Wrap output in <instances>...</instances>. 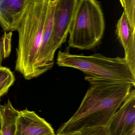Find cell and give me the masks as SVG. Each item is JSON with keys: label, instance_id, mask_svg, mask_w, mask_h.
Wrapping results in <instances>:
<instances>
[{"label": "cell", "instance_id": "cell-3", "mask_svg": "<svg viewBox=\"0 0 135 135\" xmlns=\"http://www.w3.org/2000/svg\"><path fill=\"white\" fill-rule=\"evenodd\" d=\"M57 65L80 70L85 78L116 81L135 86V78L124 58L108 57L99 54L86 56L71 54L68 49L58 53Z\"/></svg>", "mask_w": 135, "mask_h": 135}, {"label": "cell", "instance_id": "cell-5", "mask_svg": "<svg viewBox=\"0 0 135 135\" xmlns=\"http://www.w3.org/2000/svg\"><path fill=\"white\" fill-rule=\"evenodd\" d=\"M78 1V0H56L50 49L51 55L53 59L55 51L66 40Z\"/></svg>", "mask_w": 135, "mask_h": 135}, {"label": "cell", "instance_id": "cell-15", "mask_svg": "<svg viewBox=\"0 0 135 135\" xmlns=\"http://www.w3.org/2000/svg\"><path fill=\"white\" fill-rule=\"evenodd\" d=\"M4 59L2 57V54L1 51V46H0V66H1L2 63L3 59Z\"/></svg>", "mask_w": 135, "mask_h": 135}, {"label": "cell", "instance_id": "cell-7", "mask_svg": "<svg viewBox=\"0 0 135 135\" xmlns=\"http://www.w3.org/2000/svg\"><path fill=\"white\" fill-rule=\"evenodd\" d=\"M55 134L51 125L33 111H19L15 135H43Z\"/></svg>", "mask_w": 135, "mask_h": 135}, {"label": "cell", "instance_id": "cell-17", "mask_svg": "<svg viewBox=\"0 0 135 135\" xmlns=\"http://www.w3.org/2000/svg\"><path fill=\"white\" fill-rule=\"evenodd\" d=\"M120 3H121V5H122V6L123 5V3L124 0H120Z\"/></svg>", "mask_w": 135, "mask_h": 135}, {"label": "cell", "instance_id": "cell-6", "mask_svg": "<svg viewBox=\"0 0 135 135\" xmlns=\"http://www.w3.org/2000/svg\"><path fill=\"white\" fill-rule=\"evenodd\" d=\"M109 135H127L135 129V90H131L107 127Z\"/></svg>", "mask_w": 135, "mask_h": 135}, {"label": "cell", "instance_id": "cell-10", "mask_svg": "<svg viewBox=\"0 0 135 135\" xmlns=\"http://www.w3.org/2000/svg\"><path fill=\"white\" fill-rule=\"evenodd\" d=\"M19 111L13 108L9 100L0 104V131L1 135H15Z\"/></svg>", "mask_w": 135, "mask_h": 135}, {"label": "cell", "instance_id": "cell-8", "mask_svg": "<svg viewBox=\"0 0 135 135\" xmlns=\"http://www.w3.org/2000/svg\"><path fill=\"white\" fill-rule=\"evenodd\" d=\"M29 0H0V25L4 31H17Z\"/></svg>", "mask_w": 135, "mask_h": 135}, {"label": "cell", "instance_id": "cell-18", "mask_svg": "<svg viewBox=\"0 0 135 135\" xmlns=\"http://www.w3.org/2000/svg\"><path fill=\"white\" fill-rule=\"evenodd\" d=\"M55 134H45V135H55Z\"/></svg>", "mask_w": 135, "mask_h": 135}, {"label": "cell", "instance_id": "cell-9", "mask_svg": "<svg viewBox=\"0 0 135 135\" xmlns=\"http://www.w3.org/2000/svg\"><path fill=\"white\" fill-rule=\"evenodd\" d=\"M116 33L124 49V59L135 78V28L131 25L124 11L117 23Z\"/></svg>", "mask_w": 135, "mask_h": 135}, {"label": "cell", "instance_id": "cell-16", "mask_svg": "<svg viewBox=\"0 0 135 135\" xmlns=\"http://www.w3.org/2000/svg\"><path fill=\"white\" fill-rule=\"evenodd\" d=\"M127 135H135V129L130 132Z\"/></svg>", "mask_w": 135, "mask_h": 135}, {"label": "cell", "instance_id": "cell-13", "mask_svg": "<svg viewBox=\"0 0 135 135\" xmlns=\"http://www.w3.org/2000/svg\"><path fill=\"white\" fill-rule=\"evenodd\" d=\"M78 135H109L106 127H97L83 128Z\"/></svg>", "mask_w": 135, "mask_h": 135}, {"label": "cell", "instance_id": "cell-14", "mask_svg": "<svg viewBox=\"0 0 135 135\" xmlns=\"http://www.w3.org/2000/svg\"><path fill=\"white\" fill-rule=\"evenodd\" d=\"M80 133V131L74 132H67L62 134H56L55 135H78Z\"/></svg>", "mask_w": 135, "mask_h": 135}, {"label": "cell", "instance_id": "cell-4", "mask_svg": "<svg viewBox=\"0 0 135 135\" xmlns=\"http://www.w3.org/2000/svg\"><path fill=\"white\" fill-rule=\"evenodd\" d=\"M105 29L103 12L96 0H78L69 34V47L91 50L100 44Z\"/></svg>", "mask_w": 135, "mask_h": 135}, {"label": "cell", "instance_id": "cell-19", "mask_svg": "<svg viewBox=\"0 0 135 135\" xmlns=\"http://www.w3.org/2000/svg\"><path fill=\"white\" fill-rule=\"evenodd\" d=\"M0 135H1V131H0Z\"/></svg>", "mask_w": 135, "mask_h": 135}, {"label": "cell", "instance_id": "cell-1", "mask_svg": "<svg viewBox=\"0 0 135 135\" xmlns=\"http://www.w3.org/2000/svg\"><path fill=\"white\" fill-rule=\"evenodd\" d=\"M90 83L82 101L71 118L56 134L83 128L106 127L126 99L133 85L129 83L85 78Z\"/></svg>", "mask_w": 135, "mask_h": 135}, {"label": "cell", "instance_id": "cell-12", "mask_svg": "<svg viewBox=\"0 0 135 135\" xmlns=\"http://www.w3.org/2000/svg\"><path fill=\"white\" fill-rule=\"evenodd\" d=\"M12 33V32H7L4 31L0 38V46L3 59L8 57L11 51V42Z\"/></svg>", "mask_w": 135, "mask_h": 135}, {"label": "cell", "instance_id": "cell-11", "mask_svg": "<svg viewBox=\"0 0 135 135\" xmlns=\"http://www.w3.org/2000/svg\"><path fill=\"white\" fill-rule=\"evenodd\" d=\"M15 81L14 74L9 68L0 66V98L7 93Z\"/></svg>", "mask_w": 135, "mask_h": 135}, {"label": "cell", "instance_id": "cell-2", "mask_svg": "<svg viewBox=\"0 0 135 135\" xmlns=\"http://www.w3.org/2000/svg\"><path fill=\"white\" fill-rule=\"evenodd\" d=\"M50 0H29L17 31L15 70L26 80L35 78L37 53L50 10Z\"/></svg>", "mask_w": 135, "mask_h": 135}]
</instances>
